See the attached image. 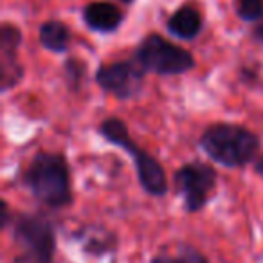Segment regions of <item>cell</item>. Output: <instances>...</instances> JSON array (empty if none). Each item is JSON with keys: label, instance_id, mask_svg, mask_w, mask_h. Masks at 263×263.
<instances>
[{"label": "cell", "instance_id": "cell-1", "mask_svg": "<svg viewBox=\"0 0 263 263\" xmlns=\"http://www.w3.org/2000/svg\"><path fill=\"white\" fill-rule=\"evenodd\" d=\"M198 144L211 161L223 168H243L256 161L261 146L254 132L234 123H215L208 126Z\"/></svg>", "mask_w": 263, "mask_h": 263}, {"label": "cell", "instance_id": "cell-14", "mask_svg": "<svg viewBox=\"0 0 263 263\" xmlns=\"http://www.w3.org/2000/svg\"><path fill=\"white\" fill-rule=\"evenodd\" d=\"M65 74L69 78L70 87H78L85 76V65L81 62H78V60H69L65 63Z\"/></svg>", "mask_w": 263, "mask_h": 263}, {"label": "cell", "instance_id": "cell-11", "mask_svg": "<svg viewBox=\"0 0 263 263\" xmlns=\"http://www.w3.org/2000/svg\"><path fill=\"white\" fill-rule=\"evenodd\" d=\"M70 42V31L60 20H49L40 26V44L47 51L62 54L67 52Z\"/></svg>", "mask_w": 263, "mask_h": 263}, {"label": "cell", "instance_id": "cell-4", "mask_svg": "<svg viewBox=\"0 0 263 263\" xmlns=\"http://www.w3.org/2000/svg\"><path fill=\"white\" fill-rule=\"evenodd\" d=\"M9 226L13 229V241L18 249L16 263H54L56 233L47 218L18 213L13 215Z\"/></svg>", "mask_w": 263, "mask_h": 263}, {"label": "cell", "instance_id": "cell-17", "mask_svg": "<svg viewBox=\"0 0 263 263\" xmlns=\"http://www.w3.org/2000/svg\"><path fill=\"white\" fill-rule=\"evenodd\" d=\"M119 2H124V4H132L134 0H119Z\"/></svg>", "mask_w": 263, "mask_h": 263}, {"label": "cell", "instance_id": "cell-7", "mask_svg": "<svg viewBox=\"0 0 263 263\" xmlns=\"http://www.w3.org/2000/svg\"><path fill=\"white\" fill-rule=\"evenodd\" d=\"M144 72L136 60L103 63L96 72V83L117 99H132L143 90Z\"/></svg>", "mask_w": 263, "mask_h": 263}, {"label": "cell", "instance_id": "cell-12", "mask_svg": "<svg viewBox=\"0 0 263 263\" xmlns=\"http://www.w3.org/2000/svg\"><path fill=\"white\" fill-rule=\"evenodd\" d=\"M152 263H208V258L195 247H180L177 254H157Z\"/></svg>", "mask_w": 263, "mask_h": 263}, {"label": "cell", "instance_id": "cell-8", "mask_svg": "<svg viewBox=\"0 0 263 263\" xmlns=\"http://www.w3.org/2000/svg\"><path fill=\"white\" fill-rule=\"evenodd\" d=\"M22 44V33L16 26L6 22L0 29V70H2V92L16 87L24 76L18 62V49Z\"/></svg>", "mask_w": 263, "mask_h": 263}, {"label": "cell", "instance_id": "cell-10", "mask_svg": "<svg viewBox=\"0 0 263 263\" xmlns=\"http://www.w3.org/2000/svg\"><path fill=\"white\" fill-rule=\"evenodd\" d=\"M166 27L179 40H195L202 31V15L193 6H182L170 16Z\"/></svg>", "mask_w": 263, "mask_h": 263}, {"label": "cell", "instance_id": "cell-9", "mask_svg": "<svg viewBox=\"0 0 263 263\" xmlns=\"http://www.w3.org/2000/svg\"><path fill=\"white\" fill-rule=\"evenodd\" d=\"M83 22L96 33H114L123 24V13L110 2H92L83 8Z\"/></svg>", "mask_w": 263, "mask_h": 263}, {"label": "cell", "instance_id": "cell-13", "mask_svg": "<svg viewBox=\"0 0 263 263\" xmlns=\"http://www.w3.org/2000/svg\"><path fill=\"white\" fill-rule=\"evenodd\" d=\"M236 15L243 22H258L263 16V0H236Z\"/></svg>", "mask_w": 263, "mask_h": 263}, {"label": "cell", "instance_id": "cell-16", "mask_svg": "<svg viewBox=\"0 0 263 263\" xmlns=\"http://www.w3.org/2000/svg\"><path fill=\"white\" fill-rule=\"evenodd\" d=\"M254 38H256V40H259V42H263V24L254 29Z\"/></svg>", "mask_w": 263, "mask_h": 263}, {"label": "cell", "instance_id": "cell-3", "mask_svg": "<svg viewBox=\"0 0 263 263\" xmlns=\"http://www.w3.org/2000/svg\"><path fill=\"white\" fill-rule=\"evenodd\" d=\"M99 134L114 146H119L124 150L136 164L137 179L141 187L152 197H164L168 193V177L162 168V164L155 157H152L146 150L139 148L128 134V126L124 121L117 117H108L99 124Z\"/></svg>", "mask_w": 263, "mask_h": 263}, {"label": "cell", "instance_id": "cell-5", "mask_svg": "<svg viewBox=\"0 0 263 263\" xmlns=\"http://www.w3.org/2000/svg\"><path fill=\"white\" fill-rule=\"evenodd\" d=\"M134 60L146 72L161 74V76L186 74L195 67V58L190 51L172 44L155 33L141 40L134 52Z\"/></svg>", "mask_w": 263, "mask_h": 263}, {"label": "cell", "instance_id": "cell-6", "mask_svg": "<svg viewBox=\"0 0 263 263\" xmlns=\"http://www.w3.org/2000/svg\"><path fill=\"white\" fill-rule=\"evenodd\" d=\"M215 168L205 162H187L180 166L173 177L177 193L182 197L184 209L187 213H198L209 200V195L216 187Z\"/></svg>", "mask_w": 263, "mask_h": 263}, {"label": "cell", "instance_id": "cell-2", "mask_svg": "<svg viewBox=\"0 0 263 263\" xmlns=\"http://www.w3.org/2000/svg\"><path fill=\"white\" fill-rule=\"evenodd\" d=\"M24 182L38 202L51 209L72 204L70 173L65 157L52 152H40L29 162Z\"/></svg>", "mask_w": 263, "mask_h": 263}, {"label": "cell", "instance_id": "cell-15", "mask_svg": "<svg viewBox=\"0 0 263 263\" xmlns=\"http://www.w3.org/2000/svg\"><path fill=\"white\" fill-rule=\"evenodd\" d=\"M254 172L258 173V175H261V177H263V155L258 159V161L254 162Z\"/></svg>", "mask_w": 263, "mask_h": 263}]
</instances>
